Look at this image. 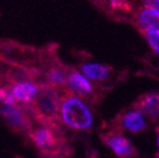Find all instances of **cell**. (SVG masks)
Here are the masks:
<instances>
[{
	"mask_svg": "<svg viewBox=\"0 0 159 158\" xmlns=\"http://www.w3.org/2000/svg\"><path fill=\"white\" fill-rule=\"evenodd\" d=\"M110 5L115 10H123V12H130L131 5L129 0H110Z\"/></svg>",
	"mask_w": 159,
	"mask_h": 158,
	"instance_id": "cell-14",
	"label": "cell"
},
{
	"mask_svg": "<svg viewBox=\"0 0 159 158\" xmlns=\"http://www.w3.org/2000/svg\"><path fill=\"white\" fill-rule=\"evenodd\" d=\"M125 130L129 133H140L147 129V122L144 114L138 110L131 109L128 111H124L117 118V130Z\"/></svg>",
	"mask_w": 159,
	"mask_h": 158,
	"instance_id": "cell-9",
	"label": "cell"
},
{
	"mask_svg": "<svg viewBox=\"0 0 159 158\" xmlns=\"http://www.w3.org/2000/svg\"><path fill=\"white\" fill-rule=\"evenodd\" d=\"M44 85H48L51 87H62L66 86L67 84V77H68V71L62 67V66H51L46 72H44Z\"/></svg>",
	"mask_w": 159,
	"mask_h": 158,
	"instance_id": "cell-12",
	"label": "cell"
},
{
	"mask_svg": "<svg viewBox=\"0 0 159 158\" xmlns=\"http://www.w3.org/2000/svg\"><path fill=\"white\" fill-rule=\"evenodd\" d=\"M66 87L70 94L80 97H90L95 92V87L89 78L78 70H70Z\"/></svg>",
	"mask_w": 159,
	"mask_h": 158,
	"instance_id": "cell-8",
	"label": "cell"
},
{
	"mask_svg": "<svg viewBox=\"0 0 159 158\" xmlns=\"http://www.w3.org/2000/svg\"><path fill=\"white\" fill-rule=\"evenodd\" d=\"M62 95L56 87L42 85L41 91L32 108L34 115L41 119L43 124L53 125L59 119V109L62 103Z\"/></svg>",
	"mask_w": 159,
	"mask_h": 158,
	"instance_id": "cell-2",
	"label": "cell"
},
{
	"mask_svg": "<svg viewBox=\"0 0 159 158\" xmlns=\"http://www.w3.org/2000/svg\"><path fill=\"white\" fill-rule=\"evenodd\" d=\"M14 97L18 103H22L25 105H32L37 100V97L41 91V87L37 82H34L32 78L28 80H19L10 82L9 85Z\"/></svg>",
	"mask_w": 159,
	"mask_h": 158,
	"instance_id": "cell-7",
	"label": "cell"
},
{
	"mask_svg": "<svg viewBox=\"0 0 159 158\" xmlns=\"http://www.w3.org/2000/svg\"><path fill=\"white\" fill-rule=\"evenodd\" d=\"M134 108L149 116L152 120H157L159 118V92L154 91L144 94L136 100Z\"/></svg>",
	"mask_w": 159,
	"mask_h": 158,
	"instance_id": "cell-10",
	"label": "cell"
},
{
	"mask_svg": "<svg viewBox=\"0 0 159 158\" xmlns=\"http://www.w3.org/2000/svg\"><path fill=\"white\" fill-rule=\"evenodd\" d=\"M0 105H18L10 87L0 86Z\"/></svg>",
	"mask_w": 159,
	"mask_h": 158,
	"instance_id": "cell-13",
	"label": "cell"
},
{
	"mask_svg": "<svg viewBox=\"0 0 159 158\" xmlns=\"http://www.w3.org/2000/svg\"><path fill=\"white\" fill-rule=\"evenodd\" d=\"M80 71H81L90 81L104 82L111 76L112 68L107 65L98 63V62H84L80 65Z\"/></svg>",
	"mask_w": 159,
	"mask_h": 158,
	"instance_id": "cell-11",
	"label": "cell"
},
{
	"mask_svg": "<svg viewBox=\"0 0 159 158\" xmlns=\"http://www.w3.org/2000/svg\"><path fill=\"white\" fill-rule=\"evenodd\" d=\"M158 147H159V137H158Z\"/></svg>",
	"mask_w": 159,
	"mask_h": 158,
	"instance_id": "cell-18",
	"label": "cell"
},
{
	"mask_svg": "<svg viewBox=\"0 0 159 158\" xmlns=\"http://www.w3.org/2000/svg\"><path fill=\"white\" fill-rule=\"evenodd\" d=\"M104 142L119 158H135L138 156L135 146L117 129L105 134Z\"/></svg>",
	"mask_w": 159,
	"mask_h": 158,
	"instance_id": "cell-5",
	"label": "cell"
},
{
	"mask_svg": "<svg viewBox=\"0 0 159 158\" xmlns=\"http://www.w3.org/2000/svg\"><path fill=\"white\" fill-rule=\"evenodd\" d=\"M0 118L13 130L19 133L32 132V122L24 109L18 105H0Z\"/></svg>",
	"mask_w": 159,
	"mask_h": 158,
	"instance_id": "cell-4",
	"label": "cell"
},
{
	"mask_svg": "<svg viewBox=\"0 0 159 158\" xmlns=\"http://www.w3.org/2000/svg\"><path fill=\"white\" fill-rule=\"evenodd\" d=\"M145 39L148 41L150 48L157 53L159 54V35H155V34H144Z\"/></svg>",
	"mask_w": 159,
	"mask_h": 158,
	"instance_id": "cell-15",
	"label": "cell"
},
{
	"mask_svg": "<svg viewBox=\"0 0 159 158\" xmlns=\"http://www.w3.org/2000/svg\"><path fill=\"white\" fill-rule=\"evenodd\" d=\"M59 120L72 130L87 132L93 127V114L84 99L68 92L62 97Z\"/></svg>",
	"mask_w": 159,
	"mask_h": 158,
	"instance_id": "cell-1",
	"label": "cell"
},
{
	"mask_svg": "<svg viewBox=\"0 0 159 158\" xmlns=\"http://www.w3.org/2000/svg\"><path fill=\"white\" fill-rule=\"evenodd\" d=\"M135 26L142 34H155L159 35V9L154 8H140L135 13Z\"/></svg>",
	"mask_w": 159,
	"mask_h": 158,
	"instance_id": "cell-6",
	"label": "cell"
},
{
	"mask_svg": "<svg viewBox=\"0 0 159 158\" xmlns=\"http://www.w3.org/2000/svg\"><path fill=\"white\" fill-rule=\"evenodd\" d=\"M29 135L33 144L44 154H52L59 149V137L52 125L41 124L33 128Z\"/></svg>",
	"mask_w": 159,
	"mask_h": 158,
	"instance_id": "cell-3",
	"label": "cell"
},
{
	"mask_svg": "<svg viewBox=\"0 0 159 158\" xmlns=\"http://www.w3.org/2000/svg\"><path fill=\"white\" fill-rule=\"evenodd\" d=\"M155 158H159V153H157V154H155Z\"/></svg>",
	"mask_w": 159,
	"mask_h": 158,
	"instance_id": "cell-17",
	"label": "cell"
},
{
	"mask_svg": "<svg viewBox=\"0 0 159 158\" xmlns=\"http://www.w3.org/2000/svg\"><path fill=\"white\" fill-rule=\"evenodd\" d=\"M143 4L148 8H154V9H159V0H142Z\"/></svg>",
	"mask_w": 159,
	"mask_h": 158,
	"instance_id": "cell-16",
	"label": "cell"
}]
</instances>
